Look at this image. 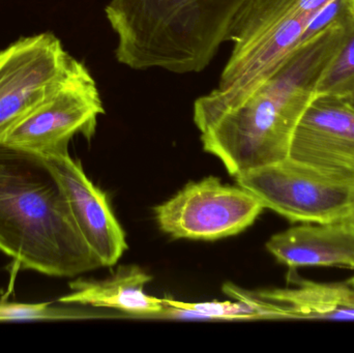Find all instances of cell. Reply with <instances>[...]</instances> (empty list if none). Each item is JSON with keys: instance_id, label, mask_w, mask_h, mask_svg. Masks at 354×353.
I'll list each match as a JSON object with an SVG mask.
<instances>
[{"instance_id": "1", "label": "cell", "mask_w": 354, "mask_h": 353, "mask_svg": "<svg viewBox=\"0 0 354 353\" xmlns=\"http://www.w3.org/2000/svg\"><path fill=\"white\" fill-rule=\"evenodd\" d=\"M347 23L303 44L248 90L226 97L212 89L194 102L202 147L231 176L289 157L297 124L342 46Z\"/></svg>"}, {"instance_id": "2", "label": "cell", "mask_w": 354, "mask_h": 353, "mask_svg": "<svg viewBox=\"0 0 354 353\" xmlns=\"http://www.w3.org/2000/svg\"><path fill=\"white\" fill-rule=\"evenodd\" d=\"M0 251L23 269L74 278L102 267L45 158L0 143Z\"/></svg>"}, {"instance_id": "3", "label": "cell", "mask_w": 354, "mask_h": 353, "mask_svg": "<svg viewBox=\"0 0 354 353\" xmlns=\"http://www.w3.org/2000/svg\"><path fill=\"white\" fill-rule=\"evenodd\" d=\"M250 0H109L118 64L177 75L205 70Z\"/></svg>"}, {"instance_id": "4", "label": "cell", "mask_w": 354, "mask_h": 353, "mask_svg": "<svg viewBox=\"0 0 354 353\" xmlns=\"http://www.w3.org/2000/svg\"><path fill=\"white\" fill-rule=\"evenodd\" d=\"M333 0H250L231 31V52L216 93L233 97L277 70L303 45L304 33Z\"/></svg>"}, {"instance_id": "5", "label": "cell", "mask_w": 354, "mask_h": 353, "mask_svg": "<svg viewBox=\"0 0 354 353\" xmlns=\"http://www.w3.org/2000/svg\"><path fill=\"white\" fill-rule=\"evenodd\" d=\"M235 182L292 223L342 222L354 213V180L292 158L235 176Z\"/></svg>"}, {"instance_id": "6", "label": "cell", "mask_w": 354, "mask_h": 353, "mask_svg": "<svg viewBox=\"0 0 354 353\" xmlns=\"http://www.w3.org/2000/svg\"><path fill=\"white\" fill-rule=\"evenodd\" d=\"M105 113L99 87L83 62L74 58L47 97L8 133L3 142L43 158L68 153L71 140H91Z\"/></svg>"}, {"instance_id": "7", "label": "cell", "mask_w": 354, "mask_h": 353, "mask_svg": "<svg viewBox=\"0 0 354 353\" xmlns=\"http://www.w3.org/2000/svg\"><path fill=\"white\" fill-rule=\"evenodd\" d=\"M263 205L239 184L208 176L191 182L169 200L153 207L160 230L176 240H212L237 236L251 227Z\"/></svg>"}, {"instance_id": "8", "label": "cell", "mask_w": 354, "mask_h": 353, "mask_svg": "<svg viewBox=\"0 0 354 353\" xmlns=\"http://www.w3.org/2000/svg\"><path fill=\"white\" fill-rule=\"evenodd\" d=\"M73 60L51 32L21 37L0 50V143L55 88Z\"/></svg>"}, {"instance_id": "9", "label": "cell", "mask_w": 354, "mask_h": 353, "mask_svg": "<svg viewBox=\"0 0 354 353\" xmlns=\"http://www.w3.org/2000/svg\"><path fill=\"white\" fill-rule=\"evenodd\" d=\"M289 157L354 180V104L343 97L316 95L297 124Z\"/></svg>"}, {"instance_id": "10", "label": "cell", "mask_w": 354, "mask_h": 353, "mask_svg": "<svg viewBox=\"0 0 354 353\" xmlns=\"http://www.w3.org/2000/svg\"><path fill=\"white\" fill-rule=\"evenodd\" d=\"M45 159L62 186L81 236L102 267H113L128 250V242L107 195L87 178L70 153Z\"/></svg>"}, {"instance_id": "11", "label": "cell", "mask_w": 354, "mask_h": 353, "mask_svg": "<svg viewBox=\"0 0 354 353\" xmlns=\"http://www.w3.org/2000/svg\"><path fill=\"white\" fill-rule=\"evenodd\" d=\"M266 250L289 269L305 267L354 269V232L346 222L301 223L274 234Z\"/></svg>"}, {"instance_id": "12", "label": "cell", "mask_w": 354, "mask_h": 353, "mask_svg": "<svg viewBox=\"0 0 354 353\" xmlns=\"http://www.w3.org/2000/svg\"><path fill=\"white\" fill-rule=\"evenodd\" d=\"M153 277L138 265H120L115 273L103 280L78 279L70 282V294L58 303L111 309L120 316L139 319H163V298L145 292Z\"/></svg>"}, {"instance_id": "13", "label": "cell", "mask_w": 354, "mask_h": 353, "mask_svg": "<svg viewBox=\"0 0 354 353\" xmlns=\"http://www.w3.org/2000/svg\"><path fill=\"white\" fill-rule=\"evenodd\" d=\"M285 288L250 292L291 313L295 321H354V284L322 283L301 278L289 269Z\"/></svg>"}, {"instance_id": "14", "label": "cell", "mask_w": 354, "mask_h": 353, "mask_svg": "<svg viewBox=\"0 0 354 353\" xmlns=\"http://www.w3.org/2000/svg\"><path fill=\"white\" fill-rule=\"evenodd\" d=\"M354 97V15L346 25L344 41L320 78L316 95Z\"/></svg>"}, {"instance_id": "15", "label": "cell", "mask_w": 354, "mask_h": 353, "mask_svg": "<svg viewBox=\"0 0 354 353\" xmlns=\"http://www.w3.org/2000/svg\"><path fill=\"white\" fill-rule=\"evenodd\" d=\"M82 305L19 304L0 303V323L12 321H75L101 317L91 310L82 308Z\"/></svg>"}, {"instance_id": "16", "label": "cell", "mask_w": 354, "mask_h": 353, "mask_svg": "<svg viewBox=\"0 0 354 353\" xmlns=\"http://www.w3.org/2000/svg\"><path fill=\"white\" fill-rule=\"evenodd\" d=\"M344 221L346 222L347 225H348L349 227L351 228V230H353L354 232V213L351 216V217H348L346 220H344Z\"/></svg>"}, {"instance_id": "17", "label": "cell", "mask_w": 354, "mask_h": 353, "mask_svg": "<svg viewBox=\"0 0 354 353\" xmlns=\"http://www.w3.org/2000/svg\"><path fill=\"white\" fill-rule=\"evenodd\" d=\"M351 10H353V12L354 15V0H351Z\"/></svg>"}, {"instance_id": "18", "label": "cell", "mask_w": 354, "mask_h": 353, "mask_svg": "<svg viewBox=\"0 0 354 353\" xmlns=\"http://www.w3.org/2000/svg\"><path fill=\"white\" fill-rule=\"evenodd\" d=\"M349 101H351V103H353V104H354V97H353V99H349Z\"/></svg>"}]
</instances>
